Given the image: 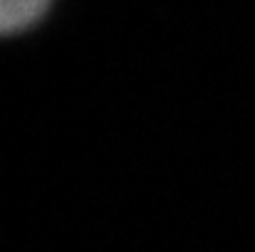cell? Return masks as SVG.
Here are the masks:
<instances>
[{
    "label": "cell",
    "instance_id": "1",
    "mask_svg": "<svg viewBox=\"0 0 255 252\" xmlns=\"http://www.w3.org/2000/svg\"><path fill=\"white\" fill-rule=\"evenodd\" d=\"M52 0H0V37L17 35L37 25Z\"/></svg>",
    "mask_w": 255,
    "mask_h": 252
}]
</instances>
